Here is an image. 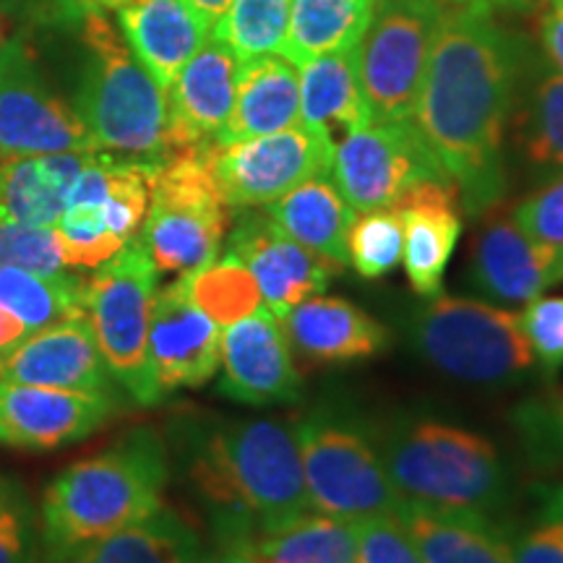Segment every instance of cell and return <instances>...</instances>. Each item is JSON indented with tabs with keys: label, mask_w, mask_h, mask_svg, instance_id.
<instances>
[{
	"label": "cell",
	"mask_w": 563,
	"mask_h": 563,
	"mask_svg": "<svg viewBox=\"0 0 563 563\" xmlns=\"http://www.w3.org/2000/svg\"><path fill=\"white\" fill-rule=\"evenodd\" d=\"M519 63L488 0L443 9L412 123L470 214L496 207L506 191L504 131Z\"/></svg>",
	"instance_id": "1"
},
{
	"label": "cell",
	"mask_w": 563,
	"mask_h": 563,
	"mask_svg": "<svg viewBox=\"0 0 563 563\" xmlns=\"http://www.w3.org/2000/svg\"><path fill=\"white\" fill-rule=\"evenodd\" d=\"M196 490L222 517L235 551L311 511L295 426L243 420L217 428L191 460Z\"/></svg>",
	"instance_id": "2"
},
{
	"label": "cell",
	"mask_w": 563,
	"mask_h": 563,
	"mask_svg": "<svg viewBox=\"0 0 563 563\" xmlns=\"http://www.w3.org/2000/svg\"><path fill=\"white\" fill-rule=\"evenodd\" d=\"M165 485L167 452L152 428H136L104 452L74 462L42 496V555L139 525L159 509Z\"/></svg>",
	"instance_id": "3"
},
{
	"label": "cell",
	"mask_w": 563,
	"mask_h": 563,
	"mask_svg": "<svg viewBox=\"0 0 563 563\" xmlns=\"http://www.w3.org/2000/svg\"><path fill=\"white\" fill-rule=\"evenodd\" d=\"M74 32L79 76L70 104L97 150L136 159L167 157L165 89L141 66L104 11L89 9Z\"/></svg>",
	"instance_id": "4"
},
{
	"label": "cell",
	"mask_w": 563,
	"mask_h": 563,
	"mask_svg": "<svg viewBox=\"0 0 563 563\" xmlns=\"http://www.w3.org/2000/svg\"><path fill=\"white\" fill-rule=\"evenodd\" d=\"M382 464L405 501L439 509L488 511L506 481L488 439L443 422H412L386 439Z\"/></svg>",
	"instance_id": "5"
},
{
	"label": "cell",
	"mask_w": 563,
	"mask_h": 563,
	"mask_svg": "<svg viewBox=\"0 0 563 563\" xmlns=\"http://www.w3.org/2000/svg\"><path fill=\"white\" fill-rule=\"evenodd\" d=\"M228 230L230 207L211 170L209 146L162 157L139 230L154 266L170 274L199 272L220 256Z\"/></svg>",
	"instance_id": "6"
},
{
	"label": "cell",
	"mask_w": 563,
	"mask_h": 563,
	"mask_svg": "<svg viewBox=\"0 0 563 563\" xmlns=\"http://www.w3.org/2000/svg\"><path fill=\"white\" fill-rule=\"evenodd\" d=\"M159 269L141 238L95 266L84 279V313L102 361L139 405H157L162 389L150 361V327Z\"/></svg>",
	"instance_id": "7"
},
{
	"label": "cell",
	"mask_w": 563,
	"mask_h": 563,
	"mask_svg": "<svg viewBox=\"0 0 563 563\" xmlns=\"http://www.w3.org/2000/svg\"><path fill=\"white\" fill-rule=\"evenodd\" d=\"M159 159L95 152L55 222L63 262L95 269L139 235Z\"/></svg>",
	"instance_id": "8"
},
{
	"label": "cell",
	"mask_w": 563,
	"mask_h": 563,
	"mask_svg": "<svg viewBox=\"0 0 563 563\" xmlns=\"http://www.w3.org/2000/svg\"><path fill=\"white\" fill-rule=\"evenodd\" d=\"M418 350L449 376L473 384H501L534 365L519 316L470 298H435L415 316Z\"/></svg>",
	"instance_id": "9"
},
{
	"label": "cell",
	"mask_w": 563,
	"mask_h": 563,
	"mask_svg": "<svg viewBox=\"0 0 563 563\" xmlns=\"http://www.w3.org/2000/svg\"><path fill=\"white\" fill-rule=\"evenodd\" d=\"M446 5L435 0H376L357 47L373 123L412 121L433 34Z\"/></svg>",
	"instance_id": "10"
},
{
	"label": "cell",
	"mask_w": 563,
	"mask_h": 563,
	"mask_svg": "<svg viewBox=\"0 0 563 563\" xmlns=\"http://www.w3.org/2000/svg\"><path fill=\"white\" fill-rule=\"evenodd\" d=\"M100 152L74 104L53 87L26 26L0 47V159Z\"/></svg>",
	"instance_id": "11"
},
{
	"label": "cell",
	"mask_w": 563,
	"mask_h": 563,
	"mask_svg": "<svg viewBox=\"0 0 563 563\" xmlns=\"http://www.w3.org/2000/svg\"><path fill=\"white\" fill-rule=\"evenodd\" d=\"M302 477L313 511L357 522L373 514H394L399 493L386 475L382 456L355 428L321 415L295 426Z\"/></svg>",
	"instance_id": "12"
},
{
	"label": "cell",
	"mask_w": 563,
	"mask_h": 563,
	"mask_svg": "<svg viewBox=\"0 0 563 563\" xmlns=\"http://www.w3.org/2000/svg\"><path fill=\"white\" fill-rule=\"evenodd\" d=\"M334 186L355 211L394 209L426 180H449L412 121L371 123L334 146Z\"/></svg>",
	"instance_id": "13"
},
{
	"label": "cell",
	"mask_w": 563,
	"mask_h": 563,
	"mask_svg": "<svg viewBox=\"0 0 563 563\" xmlns=\"http://www.w3.org/2000/svg\"><path fill=\"white\" fill-rule=\"evenodd\" d=\"M209 157L228 207L256 209L332 170L334 144L298 123L235 144H211Z\"/></svg>",
	"instance_id": "14"
},
{
	"label": "cell",
	"mask_w": 563,
	"mask_h": 563,
	"mask_svg": "<svg viewBox=\"0 0 563 563\" xmlns=\"http://www.w3.org/2000/svg\"><path fill=\"white\" fill-rule=\"evenodd\" d=\"M228 253L249 266L266 308L282 319L290 308L332 285L344 266L292 241L266 211H243L230 232Z\"/></svg>",
	"instance_id": "15"
},
{
	"label": "cell",
	"mask_w": 563,
	"mask_h": 563,
	"mask_svg": "<svg viewBox=\"0 0 563 563\" xmlns=\"http://www.w3.org/2000/svg\"><path fill=\"white\" fill-rule=\"evenodd\" d=\"M220 365V391L235 402L290 405L302 391L285 327L266 306L224 327Z\"/></svg>",
	"instance_id": "16"
},
{
	"label": "cell",
	"mask_w": 563,
	"mask_h": 563,
	"mask_svg": "<svg viewBox=\"0 0 563 563\" xmlns=\"http://www.w3.org/2000/svg\"><path fill=\"white\" fill-rule=\"evenodd\" d=\"M115 412L108 391H70L0 382V441L24 452H55L89 439Z\"/></svg>",
	"instance_id": "17"
},
{
	"label": "cell",
	"mask_w": 563,
	"mask_h": 563,
	"mask_svg": "<svg viewBox=\"0 0 563 563\" xmlns=\"http://www.w3.org/2000/svg\"><path fill=\"white\" fill-rule=\"evenodd\" d=\"M150 361L162 394L199 389L220 371L222 327L196 306L186 274L154 295Z\"/></svg>",
	"instance_id": "18"
},
{
	"label": "cell",
	"mask_w": 563,
	"mask_h": 563,
	"mask_svg": "<svg viewBox=\"0 0 563 563\" xmlns=\"http://www.w3.org/2000/svg\"><path fill=\"white\" fill-rule=\"evenodd\" d=\"M238 74L241 60L211 37L178 70L165 89L170 152L214 144L235 104Z\"/></svg>",
	"instance_id": "19"
},
{
	"label": "cell",
	"mask_w": 563,
	"mask_h": 563,
	"mask_svg": "<svg viewBox=\"0 0 563 563\" xmlns=\"http://www.w3.org/2000/svg\"><path fill=\"white\" fill-rule=\"evenodd\" d=\"M473 279L493 300L530 302L563 282V251L493 217L475 241Z\"/></svg>",
	"instance_id": "20"
},
{
	"label": "cell",
	"mask_w": 563,
	"mask_h": 563,
	"mask_svg": "<svg viewBox=\"0 0 563 563\" xmlns=\"http://www.w3.org/2000/svg\"><path fill=\"white\" fill-rule=\"evenodd\" d=\"M0 382L70 391H108L110 371L87 319L53 323L5 357Z\"/></svg>",
	"instance_id": "21"
},
{
	"label": "cell",
	"mask_w": 563,
	"mask_h": 563,
	"mask_svg": "<svg viewBox=\"0 0 563 563\" xmlns=\"http://www.w3.org/2000/svg\"><path fill=\"white\" fill-rule=\"evenodd\" d=\"M394 211L405 230L407 279L420 298H435L462 235L460 191L452 180H426L407 191Z\"/></svg>",
	"instance_id": "22"
},
{
	"label": "cell",
	"mask_w": 563,
	"mask_h": 563,
	"mask_svg": "<svg viewBox=\"0 0 563 563\" xmlns=\"http://www.w3.org/2000/svg\"><path fill=\"white\" fill-rule=\"evenodd\" d=\"M290 347L308 363L365 361L389 347V332L355 302L311 295L282 316Z\"/></svg>",
	"instance_id": "23"
},
{
	"label": "cell",
	"mask_w": 563,
	"mask_h": 563,
	"mask_svg": "<svg viewBox=\"0 0 563 563\" xmlns=\"http://www.w3.org/2000/svg\"><path fill=\"white\" fill-rule=\"evenodd\" d=\"M118 32L162 89L207 45L211 30L183 0H125Z\"/></svg>",
	"instance_id": "24"
},
{
	"label": "cell",
	"mask_w": 563,
	"mask_h": 563,
	"mask_svg": "<svg viewBox=\"0 0 563 563\" xmlns=\"http://www.w3.org/2000/svg\"><path fill=\"white\" fill-rule=\"evenodd\" d=\"M394 517L402 522L422 563H511L514 543L485 511L439 509L399 498Z\"/></svg>",
	"instance_id": "25"
},
{
	"label": "cell",
	"mask_w": 563,
	"mask_h": 563,
	"mask_svg": "<svg viewBox=\"0 0 563 563\" xmlns=\"http://www.w3.org/2000/svg\"><path fill=\"white\" fill-rule=\"evenodd\" d=\"M357 47L319 55L298 68L300 123L334 146L352 131L373 123L357 68Z\"/></svg>",
	"instance_id": "26"
},
{
	"label": "cell",
	"mask_w": 563,
	"mask_h": 563,
	"mask_svg": "<svg viewBox=\"0 0 563 563\" xmlns=\"http://www.w3.org/2000/svg\"><path fill=\"white\" fill-rule=\"evenodd\" d=\"M300 123V76L282 55L241 60L232 112L214 144L266 136Z\"/></svg>",
	"instance_id": "27"
},
{
	"label": "cell",
	"mask_w": 563,
	"mask_h": 563,
	"mask_svg": "<svg viewBox=\"0 0 563 563\" xmlns=\"http://www.w3.org/2000/svg\"><path fill=\"white\" fill-rule=\"evenodd\" d=\"M95 152H55L0 159V217L32 228H55Z\"/></svg>",
	"instance_id": "28"
},
{
	"label": "cell",
	"mask_w": 563,
	"mask_h": 563,
	"mask_svg": "<svg viewBox=\"0 0 563 563\" xmlns=\"http://www.w3.org/2000/svg\"><path fill=\"white\" fill-rule=\"evenodd\" d=\"M203 559L207 555L194 527L162 504L139 525L68 551L42 555L40 563H201Z\"/></svg>",
	"instance_id": "29"
},
{
	"label": "cell",
	"mask_w": 563,
	"mask_h": 563,
	"mask_svg": "<svg viewBox=\"0 0 563 563\" xmlns=\"http://www.w3.org/2000/svg\"><path fill=\"white\" fill-rule=\"evenodd\" d=\"M264 211L292 241L321 253L329 262L340 266L350 264L347 232L355 220V209L344 201L329 173L300 183Z\"/></svg>",
	"instance_id": "30"
},
{
	"label": "cell",
	"mask_w": 563,
	"mask_h": 563,
	"mask_svg": "<svg viewBox=\"0 0 563 563\" xmlns=\"http://www.w3.org/2000/svg\"><path fill=\"white\" fill-rule=\"evenodd\" d=\"M376 0H292L279 55L295 68L319 55L361 45Z\"/></svg>",
	"instance_id": "31"
},
{
	"label": "cell",
	"mask_w": 563,
	"mask_h": 563,
	"mask_svg": "<svg viewBox=\"0 0 563 563\" xmlns=\"http://www.w3.org/2000/svg\"><path fill=\"white\" fill-rule=\"evenodd\" d=\"M253 563H355L352 522L306 511L266 530L243 551Z\"/></svg>",
	"instance_id": "32"
},
{
	"label": "cell",
	"mask_w": 563,
	"mask_h": 563,
	"mask_svg": "<svg viewBox=\"0 0 563 563\" xmlns=\"http://www.w3.org/2000/svg\"><path fill=\"white\" fill-rule=\"evenodd\" d=\"M0 308L24 321L30 334L60 321L87 319L84 279L76 274L40 277L21 269H0Z\"/></svg>",
	"instance_id": "33"
},
{
	"label": "cell",
	"mask_w": 563,
	"mask_h": 563,
	"mask_svg": "<svg viewBox=\"0 0 563 563\" xmlns=\"http://www.w3.org/2000/svg\"><path fill=\"white\" fill-rule=\"evenodd\" d=\"M292 0H232L220 21L211 26V40L238 60L277 55L290 24Z\"/></svg>",
	"instance_id": "34"
},
{
	"label": "cell",
	"mask_w": 563,
	"mask_h": 563,
	"mask_svg": "<svg viewBox=\"0 0 563 563\" xmlns=\"http://www.w3.org/2000/svg\"><path fill=\"white\" fill-rule=\"evenodd\" d=\"M519 144L538 170L563 175V74L543 70L519 115Z\"/></svg>",
	"instance_id": "35"
},
{
	"label": "cell",
	"mask_w": 563,
	"mask_h": 563,
	"mask_svg": "<svg viewBox=\"0 0 563 563\" xmlns=\"http://www.w3.org/2000/svg\"><path fill=\"white\" fill-rule=\"evenodd\" d=\"M186 277L194 302L217 327H230L262 306L256 277L232 253L217 256L214 262Z\"/></svg>",
	"instance_id": "36"
},
{
	"label": "cell",
	"mask_w": 563,
	"mask_h": 563,
	"mask_svg": "<svg viewBox=\"0 0 563 563\" xmlns=\"http://www.w3.org/2000/svg\"><path fill=\"white\" fill-rule=\"evenodd\" d=\"M405 230L394 209L361 211L347 232V256L355 272L365 279L389 274L402 262Z\"/></svg>",
	"instance_id": "37"
},
{
	"label": "cell",
	"mask_w": 563,
	"mask_h": 563,
	"mask_svg": "<svg viewBox=\"0 0 563 563\" xmlns=\"http://www.w3.org/2000/svg\"><path fill=\"white\" fill-rule=\"evenodd\" d=\"M522 449L538 470H563V389H548L514 410Z\"/></svg>",
	"instance_id": "38"
},
{
	"label": "cell",
	"mask_w": 563,
	"mask_h": 563,
	"mask_svg": "<svg viewBox=\"0 0 563 563\" xmlns=\"http://www.w3.org/2000/svg\"><path fill=\"white\" fill-rule=\"evenodd\" d=\"M40 511L13 477L0 475V563H40Z\"/></svg>",
	"instance_id": "39"
},
{
	"label": "cell",
	"mask_w": 563,
	"mask_h": 563,
	"mask_svg": "<svg viewBox=\"0 0 563 563\" xmlns=\"http://www.w3.org/2000/svg\"><path fill=\"white\" fill-rule=\"evenodd\" d=\"M0 269H21L40 277H68L70 266L55 238V228H32L0 217Z\"/></svg>",
	"instance_id": "40"
},
{
	"label": "cell",
	"mask_w": 563,
	"mask_h": 563,
	"mask_svg": "<svg viewBox=\"0 0 563 563\" xmlns=\"http://www.w3.org/2000/svg\"><path fill=\"white\" fill-rule=\"evenodd\" d=\"M355 532V563H422L418 548L394 514L352 522Z\"/></svg>",
	"instance_id": "41"
},
{
	"label": "cell",
	"mask_w": 563,
	"mask_h": 563,
	"mask_svg": "<svg viewBox=\"0 0 563 563\" xmlns=\"http://www.w3.org/2000/svg\"><path fill=\"white\" fill-rule=\"evenodd\" d=\"M517 316L534 361H540L545 373L559 371L563 365V295L561 298L540 295Z\"/></svg>",
	"instance_id": "42"
},
{
	"label": "cell",
	"mask_w": 563,
	"mask_h": 563,
	"mask_svg": "<svg viewBox=\"0 0 563 563\" xmlns=\"http://www.w3.org/2000/svg\"><path fill=\"white\" fill-rule=\"evenodd\" d=\"M511 220L534 241L563 251V175L519 201Z\"/></svg>",
	"instance_id": "43"
},
{
	"label": "cell",
	"mask_w": 563,
	"mask_h": 563,
	"mask_svg": "<svg viewBox=\"0 0 563 563\" xmlns=\"http://www.w3.org/2000/svg\"><path fill=\"white\" fill-rule=\"evenodd\" d=\"M511 563H563V506L555 488L543 490V517L514 543Z\"/></svg>",
	"instance_id": "44"
},
{
	"label": "cell",
	"mask_w": 563,
	"mask_h": 563,
	"mask_svg": "<svg viewBox=\"0 0 563 563\" xmlns=\"http://www.w3.org/2000/svg\"><path fill=\"white\" fill-rule=\"evenodd\" d=\"M95 9L87 0H0V11L26 30L74 32Z\"/></svg>",
	"instance_id": "45"
},
{
	"label": "cell",
	"mask_w": 563,
	"mask_h": 563,
	"mask_svg": "<svg viewBox=\"0 0 563 563\" xmlns=\"http://www.w3.org/2000/svg\"><path fill=\"white\" fill-rule=\"evenodd\" d=\"M540 42H543V51L548 60L553 63L555 70L563 74V13L561 11H548L540 19Z\"/></svg>",
	"instance_id": "46"
},
{
	"label": "cell",
	"mask_w": 563,
	"mask_h": 563,
	"mask_svg": "<svg viewBox=\"0 0 563 563\" xmlns=\"http://www.w3.org/2000/svg\"><path fill=\"white\" fill-rule=\"evenodd\" d=\"M26 336H30V332H26L24 321H19L16 316L5 311V308H0V371H3L5 357H9Z\"/></svg>",
	"instance_id": "47"
},
{
	"label": "cell",
	"mask_w": 563,
	"mask_h": 563,
	"mask_svg": "<svg viewBox=\"0 0 563 563\" xmlns=\"http://www.w3.org/2000/svg\"><path fill=\"white\" fill-rule=\"evenodd\" d=\"M183 3H186L188 9H191L196 16H199L203 24L211 30V26L220 21L222 13L228 11V5L232 3V0H183Z\"/></svg>",
	"instance_id": "48"
},
{
	"label": "cell",
	"mask_w": 563,
	"mask_h": 563,
	"mask_svg": "<svg viewBox=\"0 0 563 563\" xmlns=\"http://www.w3.org/2000/svg\"><path fill=\"white\" fill-rule=\"evenodd\" d=\"M490 5H501V9H509V11H530V9H538V5L543 3H551V0H488Z\"/></svg>",
	"instance_id": "49"
},
{
	"label": "cell",
	"mask_w": 563,
	"mask_h": 563,
	"mask_svg": "<svg viewBox=\"0 0 563 563\" xmlns=\"http://www.w3.org/2000/svg\"><path fill=\"white\" fill-rule=\"evenodd\" d=\"M201 563H253L249 555L245 553H238V551H230V553H222V555H214V559H203Z\"/></svg>",
	"instance_id": "50"
},
{
	"label": "cell",
	"mask_w": 563,
	"mask_h": 563,
	"mask_svg": "<svg viewBox=\"0 0 563 563\" xmlns=\"http://www.w3.org/2000/svg\"><path fill=\"white\" fill-rule=\"evenodd\" d=\"M87 3L95 5V9H100V11H118L125 0H87Z\"/></svg>",
	"instance_id": "51"
},
{
	"label": "cell",
	"mask_w": 563,
	"mask_h": 563,
	"mask_svg": "<svg viewBox=\"0 0 563 563\" xmlns=\"http://www.w3.org/2000/svg\"><path fill=\"white\" fill-rule=\"evenodd\" d=\"M9 26H11V19L0 11V47H3V42L9 40Z\"/></svg>",
	"instance_id": "52"
},
{
	"label": "cell",
	"mask_w": 563,
	"mask_h": 563,
	"mask_svg": "<svg viewBox=\"0 0 563 563\" xmlns=\"http://www.w3.org/2000/svg\"><path fill=\"white\" fill-rule=\"evenodd\" d=\"M551 11H561L563 13V0H551Z\"/></svg>",
	"instance_id": "53"
},
{
	"label": "cell",
	"mask_w": 563,
	"mask_h": 563,
	"mask_svg": "<svg viewBox=\"0 0 563 563\" xmlns=\"http://www.w3.org/2000/svg\"><path fill=\"white\" fill-rule=\"evenodd\" d=\"M435 3H452V5H460V3H470V0H435Z\"/></svg>",
	"instance_id": "54"
},
{
	"label": "cell",
	"mask_w": 563,
	"mask_h": 563,
	"mask_svg": "<svg viewBox=\"0 0 563 563\" xmlns=\"http://www.w3.org/2000/svg\"><path fill=\"white\" fill-rule=\"evenodd\" d=\"M555 496H559V501L563 506V488H561V485H559V488H555Z\"/></svg>",
	"instance_id": "55"
}]
</instances>
